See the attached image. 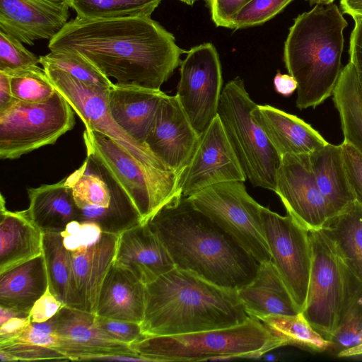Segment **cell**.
Masks as SVG:
<instances>
[{"mask_svg": "<svg viewBox=\"0 0 362 362\" xmlns=\"http://www.w3.org/2000/svg\"><path fill=\"white\" fill-rule=\"evenodd\" d=\"M50 51L79 53L117 83L160 89L185 50L151 17L78 18L49 40Z\"/></svg>", "mask_w": 362, "mask_h": 362, "instance_id": "cell-1", "label": "cell"}, {"mask_svg": "<svg viewBox=\"0 0 362 362\" xmlns=\"http://www.w3.org/2000/svg\"><path fill=\"white\" fill-rule=\"evenodd\" d=\"M147 223L176 268L233 290L257 275L260 263L187 197L163 207Z\"/></svg>", "mask_w": 362, "mask_h": 362, "instance_id": "cell-2", "label": "cell"}, {"mask_svg": "<svg viewBox=\"0 0 362 362\" xmlns=\"http://www.w3.org/2000/svg\"><path fill=\"white\" fill-rule=\"evenodd\" d=\"M250 317L237 290L174 267L146 285L145 337L187 334L240 325Z\"/></svg>", "mask_w": 362, "mask_h": 362, "instance_id": "cell-3", "label": "cell"}, {"mask_svg": "<svg viewBox=\"0 0 362 362\" xmlns=\"http://www.w3.org/2000/svg\"><path fill=\"white\" fill-rule=\"evenodd\" d=\"M347 22L336 4L316 5L294 19L284 61L297 81L296 106L315 108L333 93L341 71Z\"/></svg>", "mask_w": 362, "mask_h": 362, "instance_id": "cell-4", "label": "cell"}, {"mask_svg": "<svg viewBox=\"0 0 362 362\" xmlns=\"http://www.w3.org/2000/svg\"><path fill=\"white\" fill-rule=\"evenodd\" d=\"M286 342L250 317L238 325L202 332L145 337L130 347L148 362L257 358Z\"/></svg>", "mask_w": 362, "mask_h": 362, "instance_id": "cell-5", "label": "cell"}, {"mask_svg": "<svg viewBox=\"0 0 362 362\" xmlns=\"http://www.w3.org/2000/svg\"><path fill=\"white\" fill-rule=\"evenodd\" d=\"M257 105L236 77L224 86L217 115L246 179L274 192L281 157L252 117Z\"/></svg>", "mask_w": 362, "mask_h": 362, "instance_id": "cell-6", "label": "cell"}, {"mask_svg": "<svg viewBox=\"0 0 362 362\" xmlns=\"http://www.w3.org/2000/svg\"><path fill=\"white\" fill-rule=\"evenodd\" d=\"M79 210L78 222L93 223L102 233L119 235L142 223L132 198L104 163L86 150L82 165L67 177Z\"/></svg>", "mask_w": 362, "mask_h": 362, "instance_id": "cell-7", "label": "cell"}, {"mask_svg": "<svg viewBox=\"0 0 362 362\" xmlns=\"http://www.w3.org/2000/svg\"><path fill=\"white\" fill-rule=\"evenodd\" d=\"M74 125V111L57 90L40 103L15 99L0 110V158L16 159L54 144Z\"/></svg>", "mask_w": 362, "mask_h": 362, "instance_id": "cell-8", "label": "cell"}, {"mask_svg": "<svg viewBox=\"0 0 362 362\" xmlns=\"http://www.w3.org/2000/svg\"><path fill=\"white\" fill-rule=\"evenodd\" d=\"M86 149L95 153L109 168L129 194L141 217L147 223L165 206L182 198V175L159 174L141 166L129 153L105 134L85 129Z\"/></svg>", "mask_w": 362, "mask_h": 362, "instance_id": "cell-9", "label": "cell"}, {"mask_svg": "<svg viewBox=\"0 0 362 362\" xmlns=\"http://www.w3.org/2000/svg\"><path fill=\"white\" fill-rule=\"evenodd\" d=\"M187 198L259 263L272 260L262 226V206L248 194L244 182L216 183Z\"/></svg>", "mask_w": 362, "mask_h": 362, "instance_id": "cell-10", "label": "cell"}, {"mask_svg": "<svg viewBox=\"0 0 362 362\" xmlns=\"http://www.w3.org/2000/svg\"><path fill=\"white\" fill-rule=\"evenodd\" d=\"M312 263L305 307L310 324L329 340L339 322L349 270L321 230H309ZM330 341V340H329Z\"/></svg>", "mask_w": 362, "mask_h": 362, "instance_id": "cell-11", "label": "cell"}, {"mask_svg": "<svg viewBox=\"0 0 362 362\" xmlns=\"http://www.w3.org/2000/svg\"><path fill=\"white\" fill-rule=\"evenodd\" d=\"M51 83L68 101L86 129L110 138L141 166L159 174L175 173L168 168L149 148L127 134L114 120L107 102V90L90 86L66 72L41 64Z\"/></svg>", "mask_w": 362, "mask_h": 362, "instance_id": "cell-12", "label": "cell"}, {"mask_svg": "<svg viewBox=\"0 0 362 362\" xmlns=\"http://www.w3.org/2000/svg\"><path fill=\"white\" fill-rule=\"evenodd\" d=\"M261 217L272 261L302 312L312 263L309 230L289 214L283 216L262 206Z\"/></svg>", "mask_w": 362, "mask_h": 362, "instance_id": "cell-13", "label": "cell"}, {"mask_svg": "<svg viewBox=\"0 0 362 362\" xmlns=\"http://www.w3.org/2000/svg\"><path fill=\"white\" fill-rule=\"evenodd\" d=\"M176 97L199 136L217 117L223 84L218 53L210 42L193 47L180 64Z\"/></svg>", "mask_w": 362, "mask_h": 362, "instance_id": "cell-14", "label": "cell"}, {"mask_svg": "<svg viewBox=\"0 0 362 362\" xmlns=\"http://www.w3.org/2000/svg\"><path fill=\"white\" fill-rule=\"evenodd\" d=\"M274 192L287 214L308 230H322L337 216L317 186L309 154L281 156Z\"/></svg>", "mask_w": 362, "mask_h": 362, "instance_id": "cell-15", "label": "cell"}, {"mask_svg": "<svg viewBox=\"0 0 362 362\" xmlns=\"http://www.w3.org/2000/svg\"><path fill=\"white\" fill-rule=\"evenodd\" d=\"M246 180L217 115L200 136L182 175V196L188 197L216 183Z\"/></svg>", "mask_w": 362, "mask_h": 362, "instance_id": "cell-16", "label": "cell"}, {"mask_svg": "<svg viewBox=\"0 0 362 362\" xmlns=\"http://www.w3.org/2000/svg\"><path fill=\"white\" fill-rule=\"evenodd\" d=\"M54 320L56 335L51 348L71 361L96 360L115 354L139 356L129 344L114 340L103 331L94 313L64 305Z\"/></svg>", "mask_w": 362, "mask_h": 362, "instance_id": "cell-17", "label": "cell"}, {"mask_svg": "<svg viewBox=\"0 0 362 362\" xmlns=\"http://www.w3.org/2000/svg\"><path fill=\"white\" fill-rule=\"evenodd\" d=\"M199 138L176 95L165 94L157 109L146 145L168 168L182 175Z\"/></svg>", "mask_w": 362, "mask_h": 362, "instance_id": "cell-18", "label": "cell"}, {"mask_svg": "<svg viewBox=\"0 0 362 362\" xmlns=\"http://www.w3.org/2000/svg\"><path fill=\"white\" fill-rule=\"evenodd\" d=\"M66 0H0V30L33 45L52 39L68 23Z\"/></svg>", "mask_w": 362, "mask_h": 362, "instance_id": "cell-19", "label": "cell"}, {"mask_svg": "<svg viewBox=\"0 0 362 362\" xmlns=\"http://www.w3.org/2000/svg\"><path fill=\"white\" fill-rule=\"evenodd\" d=\"M114 263L130 271L145 285L175 267L165 247L148 223L119 235Z\"/></svg>", "mask_w": 362, "mask_h": 362, "instance_id": "cell-20", "label": "cell"}, {"mask_svg": "<svg viewBox=\"0 0 362 362\" xmlns=\"http://www.w3.org/2000/svg\"><path fill=\"white\" fill-rule=\"evenodd\" d=\"M165 95L160 89L115 83L107 91V102L116 123L136 141L146 145V139Z\"/></svg>", "mask_w": 362, "mask_h": 362, "instance_id": "cell-21", "label": "cell"}, {"mask_svg": "<svg viewBox=\"0 0 362 362\" xmlns=\"http://www.w3.org/2000/svg\"><path fill=\"white\" fill-rule=\"evenodd\" d=\"M281 157L310 154L328 142L309 124L269 105H257L251 112Z\"/></svg>", "mask_w": 362, "mask_h": 362, "instance_id": "cell-22", "label": "cell"}, {"mask_svg": "<svg viewBox=\"0 0 362 362\" xmlns=\"http://www.w3.org/2000/svg\"><path fill=\"white\" fill-rule=\"evenodd\" d=\"M118 237L102 233L94 243L71 252L83 310L95 314L103 283L114 263Z\"/></svg>", "mask_w": 362, "mask_h": 362, "instance_id": "cell-23", "label": "cell"}, {"mask_svg": "<svg viewBox=\"0 0 362 362\" xmlns=\"http://www.w3.org/2000/svg\"><path fill=\"white\" fill-rule=\"evenodd\" d=\"M145 308L146 285L113 263L103 283L95 315L141 324Z\"/></svg>", "mask_w": 362, "mask_h": 362, "instance_id": "cell-24", "label": "cell"}, {"mask_svg": "<svg viewBox=\"0 0 362 362\" xmlns=\"http://www.w3.org/2000/svg\"><path fill=\"white\" fill-rule=\"evenodd\" d=\"M0 274L43 255V233L26 210L11 211L0 199Z\"/></svg>", "mask_w": 362, "mask_h": 362, "instance_id": "cell-25", "label": "cell"}, {"mask_svg": "<svg viewBox=\"0 0 362 362\" xmlns=\"http://www.w3.org/2000/svg\"><path fill=\"white\" fill-rule=\"evenodd\" d=\"M237 293L248 315L258 320L301 313L272 260L260 263L256 276Z\"/></svg>", "mask_w": 362, "mask_h": 362, "instance_id": "cell-26", "label": "cell"}, {"mask_svg": "<svg viewBox=\"0 0 362 362\" xmlns=\"http://www.w3.org/2000/svg\"><path fill=\"white\" fill-rule=\"evenodd\" d=\"M26 211L42 233H62L73 221H78L79 210L65 178L59 182L28 189Z\"/></svg>", "mask_w": 362, "mask_h": 362, "instance_id": "cell-27", "label": "cell"}, {"mask_svg": "<svg viewBox=\"0 0 362 362\" xmlns=\"http://www.w3.org/2000/svg\"><path fill=\"white\" fill-rule=\"evenodd\" d=\"M47 286L48 275L42 255L0 274V306L27 317Z\"/></svg>", "mask_w": 362, "mask_h": 362, "instance_id": "cell-28", "label": "cell"}, {"mask_svg": "<svg viewBox=\"0 0 362 362\" xmlns=\"http://www.w3.org/2000/svg\"><path fill=\"white\" fill-rule=\"evenodd\" d=\"M309 156L317 186L337 216L355 202L341 144L328 143Z\"/></svg>", "mask_w": 362, "mask_h": 362, "instance_id": "cell-29", "label": "cell"}, {"mask_svg": "<svg viewBox=\"0 0 362 362\" xmlns=\"http://www.w3.org/2000/svg\"><path fill=\"white\" fill-rule=\"evenodd\" d=\"M42 245L50 291L64 305L81 310L71 252L62 233H43Z\"/></svg>", "mask_w": 362, "mask_h": 362, "instance_id": "cell-30", "label": "cell"}, {"mask_svg": "<svg viewBox=\"0 0 362 362\" xmlns=\"http://www.w3.org/2000/svg\"><path fill=\"white\" fill-rule=\"evenodd\" d=\"M321 230L349 270L362 281V206L355 201Z\"/></svg>", "mask_w": 362, "mask_h": 362, "instance_id": "cell-31", "label": "cell"}, {"mask_svg": "<svg viewBox=\"0 0 362 362\" xmlns=\"http://www.w3.org/2000/svg\"><path fill=\"white\" fill-rule=\"evenodd\" d=\"M332 95L340 118L343 141L362 154V90L351 62L343 67Z\"/></svg>", "mask_w": 362, "mask_h": 362, "instance_id": "cell-32", "label": "cell"}, {"mask_svg": "<svg viewBox=\"0 0 362 362\" xmlns=\"http://www.w3.org/2000/svg\"><path fill=\"white\" fill-rule=\"evenodd\" d=\"M329 340L337 354L362 344V281L350 271L339 322Z\"/></svg>", "mask_w": 362, "mask_h": 362, "instance_id": "cell-33", "label": "cell"}, {"mask_svg": "<svg viewBox=\"0 0 362 362\" xmlns=\"http://www.w3.org/2000/svg\"><path fill=\"white\" fill-rule=\"evenodd\" d=\"M260 321L287 345H294L316 352L332 349L331 341L325 338L306 320L302 313L294 315H269Z\"/></svg>", "mask_w": 362, "mask_h": 362, "instance_id": "cell-34", "label": "cell"}, {"mask_svg": "<svg viewBox=\"0 0 362 362\" xmlns=\"http://www.w3.org/2000/svg\"><path fill=\"white\" fill-rule=\"evenodd\" d=\"M162 0H66L78 18L151 17Z\"/></svg>", "mask_w": 362, "mask_h": 362, "instance_id": "cell-35", "label": "cell"}, {"mask_svg": "<svg viewBox=\"0 0 362 362\" xmlns=\"http://www.w3.org/2000/svg\"><path fill=\"white\" fill-rule=\"evenodd\" d=\"M40 64L61 69L81 82L95 88L107 90L113 83L88 59L73 51H50L40 57Z\"/></svg>", "mask_w": 362, "mask_h": 362, "instance_id": "cell-36", "label": "cell"}, {"mask_svg": "<svg viewBox=\"0 0 362 362\" xmlns=\"http://www.w3.org/2000/svg\"><path fill=\"white\" fill-rule=\"evenodd\" d=\"M13 98L25 103H40L50 98L57 91L43 68L37 65L11 72Z\"/></svg>", "mask_w": 362, "mask_h": 362, "instance_id": "cell-37", "label": "cell"}, {"mask_svg": "<svg viewBox=\"0 0 362 362\" xmlns=\"http://www.w3.org/2000/svg\"><path fill=\"white\" fill-rule=\"evenodd\" d=\"M293 0H251L232 18L228 28L261 25L280 13Z\"/></svg>", "mask_w": 362, "mask_h": 362, "instance_id": "cell-38", "label": "cell"}, {"mask_svg": "<svg viewBox=\"0 0 362 362\" xmlns=\"http://www.w3.org/2000/svg\"><path fill=\"white\" fill-rule=\"evenodd\" d=\"M40 64V57L29 51L23 42L0 30V71L11 72Z\"/></svg>", "mask_w": 362, "mask_h": 362, "instance_id": "cell-39", "label": "cell"}, {"mask_svg": "<svg viewBox=\"0 0 362 362\" xmlns=\"http://www.w3.org/2000/svg\"><path fill=\"white\" fill-rule=\"evenodd\" d=\"M0 351L8 356L9 361L69 360L67 356L57 350L28 341L0 342Z\"/></svg>", "mask_w": 362, "mask_h": 362, "instance_id": "cell-40", "label": "cell"}, {"mask_svg": "<svg viewBox=\"0 0 362 362\" xmlns=\"http://www.w3.org/2000/svg\"><path fill=\"white\" fill-rule=\"evenodd\" d=\"M98 326L114 340L127 344L136 341L145 336L141 324L134 322L112 319L95 315Z\"/></svg>", "mask_w": 362, "mask_h": 362, "instance_id": "cell-41", "label": "cell"}, {"mask_svg": "<svg viewBox=\"0 0 362 362\" xmlns=\"http://www.w3.org/2000/svg\"><path fill=\"white\" fill-rule=\"evenodd\" d=\"M61 233L65 247L73 252L96 242L102 231L95 223L73 221Z\"/></svg>", "mask_w": 362, "mask_h": 362, "instance_id": "cell-42", "label": "cell"}, {"mask_svg": "<svg viewBox=\"0 0 362 362\" xmlns=\"http://www.w3.org/2000/svg\"><path fill=\"white\" fill-rule=\"evenodd\" d=\"M347 177L355 201L362 206V154L348 143L341 144Z\"/></svg>", "mask_w": 362, "mask_h": 362, "instance_id": "cell-43", "label": "cell"}, {"mask_svg": "<svg viewBox=\"0 0 362 362\" xmlns=\"http://www.w3.org/2000/svg\"><path fill=\"white\" fill-rule=\"evenodd\" d=\"M251 0H205L216 26L228 28L232 18Z\"/></svg>", "mask_w": 362, "mask_h": 362, "instance_id": "cell-44", "label": "cell"}, {"mask_svg": "<svg viewBox=\"0 0 362 362\" xmlns=\"http://www.w3.org/2000/svg\"><path fill=\"white\" fill-rule=\"evenodd\" d=\"M64 305L48 286L44 294L34 303L28 316L32 322H43L53 317Z\"/></svg>", "mask_w": 362, "mask_h": 362, "instance_id": "cell-45", "label": "cell"}, {"mask_svg": "<svg viewBox=\"0 0 362 362\" xmlns=\"http://www.w3.org/2000/svg\"><path fill=\"white\" fill-rule=\"evenodd\" d=\"M354 20L355 25L350 37L349 62L355 67L362 90V18H355Z\"/></svg>", "mask_w": 362, "mask_h": 362, "instance_id": "cell-46", "label": "cell"}, {"mask_svg": "<svg viewBox=\"0 0 362 362\" xmlns=\"http://www.w3.org/2000/svg\"><path fill=\"white\" fill-rule=\"evenodd\" d=\"M29 316L13 317L0 325V342L18 335L30 322Z\"/></svg>", "mask_w": 362, "mask_h": 362, "instance_id": "cell-47", "label": "cell"}, {"mask_svg": "<svg viewBox=\"0 0 362 362\" xmlns=\"http://www.w3.org/2000/svg\"><path fill=\"white\" fill-rule=\"evenodd\" d=\"M274 86L278 93L287 97L297 90L298 83L290 74L277 73L274 78Z\"/></svg>", "mask_w": 362, "mask_h": 362, "instance_id": "cell-48", "label": "cell"}, {"mask_svg": "<svg viewBox=\"0 0 362 362\" xmlns=\"http://www.w3.org/2000/svg\"><path fill=\"white\" fill-rule=\"evenodd\" d=\"M15 99L12 95L10 76L0 71V110L8 107Z\"/></svg>", "mask_w": 362, "mask_h": 362, "instance_id": "cell-49", "label": "cell"}, {"mask_svg": "<svg viewBox=\"0 0 362 362\" xmlns=\"http://www.w3.org/2000/svg\"><path fill=\"white\" fill-rule=\"evenodd\" d=\"M343 13L351 16L354 19L362 18V0H340Z\"/></svg>", "mask_w": 362, "mask_h": 362, "instance_id": "cell-50", "label": "cell"}, {"mask_svg": "<svg viewBox=\"0 0 362 362\" xmlns=\"http://www.w3.org/2000/svg\"><path fill=\"white\" fill-rule=\"evenodd\" d=\"M96 360L100 361H139L148 362L146 358L136 355L129 354H115L104 356L98 358Z\"/></svg>", "mask_w": 362, "mask_h": 362, "instance_id": "cell-51", "label": "cell"}, {"mask_svg": "<svg viewBox=\"0 0 362 362\" xmlns=\"http://www.w3.org/2000/svg\"><path fill=\"white\" fill-rule=\"evenodd\" d=\"M13 317H23L13 309L0 306V325Z\"/></svg>", "mask_w": 362, "mask_h": 362, "instance_id": "cell-52", "label": "cell"}, {"mask_svg": "<svg viewBox=\"0 0 362 362\" xmlns=\"http://www.w3.org/2000/svg\"><path fill=\"white\" fill-rule=\"evenodd\" d=\"M360 355H362V344L355 348L341 351L337 354L339 357H350Z\"/></svg>", "mask_w": 362, "mask_h": 362, "instance_id": "cell-53", "label": "cell"}, {"mask_svg": "<svg viewBox=\"0 0 362 362\" xmlns=\"http://www.w3.org/2000/svg\"><path fill=\"white\" fill-rule=\"evenodd\" d=\"M310 5H328L333 3L334 0H308Z\"/></svg>", "mask_w": 362, "mask_h": 362, "instance_id": "cell-54", "label": "cell"}, {"mask_svg": "<svg viewBox=\"0 0 362 362\" xmlns=\"http://www.w3.org/2000/svg\"><path fill=\"white\" fill-rule=\"evenodd\" d=\"M180 1L188 4L189 6H192L198 0H180Z\"/></svg>", "mask_w": 362, "mask_h": 362, "instance_id": "cell-55", "label": "cell"}]
</instances>
